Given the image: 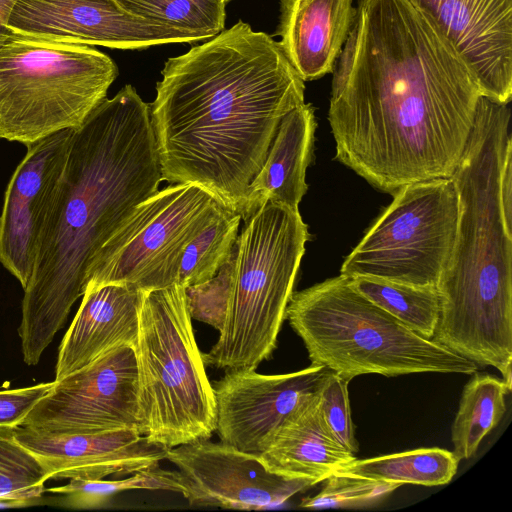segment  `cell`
<instances>
[{
	"label": "cell",
	"instance_id": "cell-9",
	"mask_svg": "<svg viewBox=\"0 0 512 512\" xmlns=\"http://www.w3.org/2000/svg\"><path fill=\"white\" fill-rule=\"evenodd\" d=\"M225 208L193 183H176L139 203L92 258L87 288L120 284L139 291L177 282L187 245Z\"/></svg>",
	"mask_w": 512,
	"mask_h": 512
},
{
	"label": "cell",
	"instance_id": "cell-24",
	"mask_svg": "<svg viewBox=\"0 0 512 512\" xmlns=\"http://www.w3.org/2000/svg\"><path fill=\"white\" fill-rule=\"evenodd\" d=\"M357 291L418 335L431 339L439 317L436 286H413L369 277L351 278Z\"/></svg>",
	"mask_w": 512,
	"mask_h": 512
},
{
	"label": "cell",
	"instance_id": "cell-15",
	"mask_svg": "<svg viewBox=\"0 0 512 512\" xmlns=\"http://www.w3.org/2000/svg\"><path fill=\"white\" fill-rule=\"evenodd\" d=\"M327 370L317 364L275 375L227 370L212 384L220 441L260 455L290 414L319 389Z\"/></svg>",
	"mask_w": 512,
	"mask_h": 512
},
{
	"label": "cell",
	"instance_id": "cell-1",
	"mask_svg": "<svg viewBox=\"0 0 512 512\" xmlns=\"http://www.w3.org/2000/svg\"><path fill=\"white\" fill-rule=\"evenodd\" d=\"M332 73L337 160L393 195L452 176L482 93L471 68L408 0H358Z\"/></svg>",
	"mask_w": 512,
	"mask_h": 512
},
{
	"label": "cell",
	"instance_id": "cell-16",
	"mask_svg": "<svg viewBox=\"0 0 512 512\" xmlns=\"http://www.w3.org/2000/svg\"><path fill=\"white\" fill-rule=\"evenodd\" d=\"M477 77L483 96L512 97V0H408Z\"/></svg>",
	"mask_w": 512,
	"mask_h": 512
},
{
	"label": "cell",
	"instance_id": "cell-33",
	"mask_svg": "<svg viewBox=\"0 0 512 512\" xmlns=\"http://www.w3.org/2000/svg\"><path fill=\"white\" fill-rule=\"evenodd\" d=\"M500 199L504 217L512 226V145L507 149L501 169Z\"/></svg>",
	"mask_w": 512,
	"mask_h": 512
},
{
	"label": "cell",
	"instance_id": "cell-30",
	"mask_svg": "<svg viewBox=\"0 0 512 512\" xmlns=\"http://www.w3.org/2000/svg\"><path fill=\"white\" fill-rule=\"evenodd\" d=\"M236 253L237 244L214 277L185 288L191 318L209 324L219 332L224 327L233 293Z\"/></svg>",
	"mask_w": 512,
	"mask_h": 512
},
{
	"label": "cell",
	"instance_id": "cell-25",
	"mask_svg": "<svg viewBox=\"0 0 512 512\" xmlns=\"http://www.w3.org/2000/svg\"><path fill=\"white\" fill-rule=\"evenodd\" d=\"M241 220L228 208L216 216L185 248L176 283L186 288L214 277L230 257Z\"/></svg>",
	"mask_w": 512,
	"mask_h": 512
},
{
	"label": "cell",
	"instance_id": "cell-34",
	"mask_svg": "<svg viewBox=\"0 0 512 512\" xmlns=\"http://www.w3.org/2000/svg\"><path fill=\"white\" fill-rule=\"evenodd\" d=\"M15 0H0V36L10 30L4 26V18L9 13Z\"/></svg>",
	"mask_w": 512,
	"mask_h": 512
},
{
	"label": "cell",
	"instance_id": "cell-12",
	"mask_svg": "<svg viewBox=\"0 0 512 512\" xmlns=\"http://www.w3.org/2000/svg\"><path fill=\"white\" fill-rule=\"evenodd\" d=\"M3 23L10 31L29 37L112 49L205 41L199 35L134 16L115 0H15Z\"/></svg>",
	"mask_w": 512,
	"mask_h": 512
},
{
	"label": "cell",
	"instance_id": "cell-11",
	"mask_svg": "<svg viewBox=\"0 0 512 512\" xmlns=\"http://www.w3.org/2000/svg\"><path fill=\"white\" fill-rule=\"evenodd\" d=\"M50 433H141L135 347H115L88 365L54 380L22 423ZM142 434V433H141Z\"/></svg>",
	"mask_w": 512,
	"mask_h": 512
},
{
	"label": "cell",
	"instance_id": "cell-4",
	"mask_svg": "<svg viewBox=\"0 0 512 512\" xmlns=\"http://www.w3.org/2000/svg\"><path fill=\"white\" fill-rule=\"evenodd\" d=\"M511 110L483 95L451 178L459 200L455 241L437 283L439 317L431 338L512 386V226L504 217L500 174Z\"/></svg>",
	"mask_w": 512,
	"mask_h": 512
},
{
	"label": "cell",
	"instance_id": "cell-31",
	"mask_svg": "<svg viewBox=\"0 0 512 512\" xmlns=\"http://www.w3.org/2000/svg\"><path fill=\"white\" fill-rule=\"evenodd\" d=\"M349 381L328 369L318 389L323 418L339 443L356 454L355 437L348 395Z\"/></svg>",
	"mask_w": 512,
	"mask_h": 512
},
{
	"label": "cell",
	"instance_id": "cell-3",
	"mask_svg": "<svg viewBox=\"0 0 512 512\" xmlns=\"http://www.w3.org/2000/svg\"><path fill=\"white\" fill-rule=\"evenodd\" d=\"M162 180L150 106L132 85L73 129L55 206L23 289L18 334L27 365L39 362L83 295L94 255Z\"/></svg>",
	"mask_w": 512,
	"mask_h": 512
},
{
	"label": "cell",
	"instance_id": "cell-35",
	"mask_svg": "<svg viewBox=\"0 0 512 512\" xmlns=\"http://www.w3.org/2000/svg\"><path fill=\"white\" fill-rule=\"evenodd\" d=\"M223 1L227 4V3H228V2H230L231 0H223Z\"/></svg>",
	"mask_w": 512,
	"mask_h": 512
},
{
	"label": "cell",
	"instance_id": "cell-26",
	"mask_svg": "<svg viewBox=\"0 0 512 512\" xmlns=\"http://www.w3.org/2000/svg\"><path fill=\"white\" fill-rule=\"evenodd\" d=\"M185 483L179 471L153 466L122 480L69 479L63 486L45 491L63 495L62 504L74 509H97L106 506L111 499L128 490H165L185 492Z\"/></svg>",
	"mask_w": 512,
	"mask_h": 512
},
{
	"label": "cell",
	"instance_id": "cell-5",
	"mask_svg": "<svg viewBox=\"0 0 512 512\" xmlns=\"http://www.w3.org/2000/svg\"><path fill=\"white\" fill-rule=\"evenodd\" d=\"M285 319L302 339L311 364L350 381L364 374L471 375L478 365L409 329L340 274L293 292Z\"/></svg>",
	"mask_w": 512,
	"mask_h": 512
},
{
	"label": "cell",
	"instance_id": "cell-19",
	"mask_svg": "<svg viewBox=\"0 0 512 512\" xmlns=\"http://www.w3.org/2000/svg\"><path fill=\"white\" fill-rule=\"evenodd\" d=\"M354 11L352 0H280L279 44L304 82L334 71Z\"/></svg>",
	"mask_w": 512,
	"mask_h": 512
},
{
	"label": "cell",
	"instance_id": "cell-27",
	"mask_svg": "<svg viewBox=\"0 0 512 512\" xmlns=\"http://www.w3.org/2000/svg\"><path fill=\"white\" fill-rule=\"evenodd\" d=\"M126 12L208 40L225 24L223 0H115Z\"/></svg>",
	"mask_w": 512,
	"mask_h": 512
},
{
	"label": "cell",
	"instance_id": "cell-20",
	"mask_svg": "<svg viewBox=\"0 0 512 512\" xmlns=\"http://www.w3.org/2000/svg\"><path fill=\"white\" fill-rule=\"evenodd\" d=\"M258 457L270 472L311 486L356 459L328 428L318 390L290 414Z\"/></svg>",
	"mask_w": 512,
	"mask_h": 512
},
{
	"label": "cell",
	"instance_id": "cell-14",
	"mask_svg": "<svg viewBox=\"0 0 512 512\" xmlns=\"http://www.w3.org/2000/svg\"><path fill=\"white\" fill-rule=\"evenodd\" d=\"M166 459L181 473L183 497L190 505L263 510L311 487L307 481L270 472L257 455L221 441L202 439L172 447Z\"/></svg>",
	"mask_w": 512,
	"mask_h": 512
},
{
	"label": "cell",
	"instance_id": "cell-17",
	"mask_svg": "<svg viewBox=\"0 0 512 512\" xmlns=\"http://www.w3.org/2000/svg\"><path fill=\"white\" fill-rule=\"evenodd\" d=\"M15 439L35 456L48 479L98 480L157 466L169 448L134 429L50 433L14 427Z\"/></svg>",
	"mask_w": 512,
	"mask_h": 512
},
{
	"label": "cell",
	"instance_id": "cell-10",
	"mask_svg": "<svg viewBox=\"0 0 512 512\" xmlns=\"http://www.w3.org/2000/svg\"><path fill=\"white\" fill-rule=\"evenodd\" d=\"M458 216L451 177L407 184L345 258L340 274L437 286L453 248Z\"/></svg>",
	"mask_w": 512,
	"mask_h": 512
},
{
	"label": "cell",
	"instance_id": "cell-2",
	"mask_svg": "<svg viewBox=\"0 0 512 512\" xmlns=\"http://www.w3.org/2000/svg\"><path fill=\"white\" fill-rule=\"evenodd\" d=\"M150 120L163 180L193 183L244 214L282 118L305 84L279 42L238 21L169 58Z\"/></svg>",
	"mask_w": 512,
	"mask_h": 512
},
{
	"label": "cell",
	"instance_id": "cell-13",
	"mask_svg": "<svg viewBox=\"0 0 512 512\" xmlns=\"http://www.w3.org/2000/svg\"><path fill=\"white\" fill-rule=\"evenodd\" d=\"M73 129L27 145L4 193L0 214V263L24 289L55 206Z\"/></svg>",
	"mask_w": 512,
	"mask_h": 512
},
{
	"label": "cell",
	"instance_id": "cell-22",
	"mask_svg": "<svg viewBox=\"0 0 512 512\" xmlns=\"http://www.w3.org/2000/svg\"><path fill=\"white\" fill-rule=\"evenodd\" d=\"M471 376L451 426L452 452L459 461L474 456L483 438L499 424L511 391L497 376L476 371Z\"/></svg>",
	"mask_w": 512,
	"mask_h": 512
},
{
	"label": "cell",
	"instance_id": "cell-23",
	"mask_svg": "<svg viewBox=\"0 0 512 512\" xmlns=\"http://www.w3.org/2000/svg\"><path fill=\"white\" fill-rule=\"evenodd\" d=\"M459 462L452 451L438 447L418 448L362 460L356 458L334 474L432 487L449 483Z\"/></svg>",
	"mask_w": 512,
	"mask_h": 512
},
{
	"label": "cell",
	"instance_id": "cell-21",
	"mask_svg": "<svg viewBox=\"0 0 512 512\" xmlns=\"http://www.w3.org/2000/svg\"><path fill=\"white\" fill-rule=\"evenodd\" d=\"M315 129L310 103L304 102L282 118L264 164L249 184L243 221L267 202L299 211L308 189L306 170L312 160Z\"/></svg>",
	"mask_w": 512,
	"mask_h": 512
},
{
	"label": "cell",
	"instance_id": "cell-8",
	"mask_svg": "<svg viewBox=\"0 0 512 512\" xmlns=\"http://www.w3.org/2000/svg\"><path fill=\"white\" fill-rule=\"evenodd\" d=\"M115 62L89 45L0 36V139L25 146L80 127L107 98Z\"/></svg>",
	"mask_w": 512,
	"mask_h": 512
},
{
	"label": "cell",
	"instance_id": "cell-32",
	"mask_svg": "<svg viewBox=\"0 0 512 512\" xmlns=\"http://www.w3.org/2000/svg\"><path fill=\"white\" fill-rule=\"evenodd\" d=\"M53 382L0 391V426L22 425L35 404L52 388Z\"/></svg>",
	"mask_w": 512,
	"mask_h": 512
},
{
	"label": "cell",
	"instance_id": "cell-18",
	"mask_svg": "<svg viewBox=\"0 0 512 512\" xmlns=\"http://www.w3.org/2000/svg\"><path fill=\"white\" fill-rule=\"evenodd\" d=\"M58 350L55 380L88 365L107 351L135 347L141 291L120 284L87 288Z\"/></svg>",
	"mask_w": 512,
	"mask_h": 512
},
{
	"label": "cell",
	"instance_id": "cell-6",
	"mask_svg": "<svg viewBox=\"0 0 512 512\" xmlns=\"http://www.w3.org/2000/svg\"><path fill=\"white\" fill-rule=\"evenodd\" d=\"M185 288L141 291L135 345L141 433L166 448L209 439L216 400L198 348Z\"/></svg>",
	"mask_w": 512,
	"mask_h": 512
},
{
	"label": "cell",
	"instance_id": "cell-7",
	"mask_svg": "<svg viewBox=\"0 0 512 512\" xmlns=\"http://www.w3.org/2000/svg\"><path fill=\"white\" fill-rule=\"evenodd\" d=\"M310 240L299 211L267 202L237 238L233 293L226 321L205 365L255 370L271 357Z\"/></svg>",
	"mask_w": 512,
	"mask_h": 512
},
{
	"label": "cell",
	"instance_id": "cell-28",
	"mask_svg": "<svg viewBox=\"0 0 512 512\" xmlns=\"http://www.w3.org/2000/svg\"><path fill=\"white\" fill-rule=\"evenodd\" d=\"M48 480L41 464L14 436V427L0 426V499L31 505L42 497Z\"/></svg>",
	"mask_w": 512,
	"mask_h": 512
},
{
	"label": "cell",
	"instance_id": "cell-29",
	"mask_svg": "<svg viewBox=\"0 0 512 512\" xmlns=\"http://www.w3.org/2000/svg\"><path fill=\"white\" fill-rule=\"evenodd\" d=\"M323 482L317 494L302 499L299 505L301 508H370L381 503L401 486L399 483L336 474Z\"/></svg>",
	"mask_w": 512,
	"mask_h": 512
}]
</instances>
